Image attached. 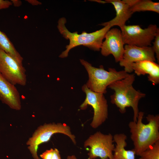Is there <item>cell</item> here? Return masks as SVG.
<instances>
[{
	"instance_id": "obj_13",
	"label": "cell",
	"mask_w": 159,
	"mask_h": 159,
	"mask_svg": "<svg viewBox=\"0 0 159 159\" xmlns=\"http://www.w3.org/2000/svg\"><path fill=\"white\" fill-rule=\"evenodd\" d=\"M102 4L110 3L114 6L116 11L115 17L107 22L111 25L119 26L120 28L125 25V23L133 14L130 9V6L125 0H106L105 1L93 0Z\"/></svg>"
},
{
	"instance_id": "obj_3",
	"label": "cell",
	"mask_w": 159,
	"mask_h": 159,
	"mask_svg": "<svg viewBox=\"0 0 159 159\" xmlns=\"http://www.w3.org/2000/svg\"><path fill=\"white\" fill-rule=\"evenodd\" d=\"M66 23L65 18H61L58 21L57 25L58 31L62 36L69 40V44L66 47V49L59 56L61 58L67 57L72 49L81 45L94 51H100L106 33L112 27L107 22H105L101 24L104 27L100 29L90 33L84 31L79 34L77 32H71L69 31L66 26Z\"/></svg>"
},
{
	"instance_id": "obj_1",
	"label": "cell",
	"mask_w": 159,
	"mask_h": 159,
	"mask_svg": "<svg viewBox=\"0 0 159 159\" xmlns=\"http://www.w3.org/2000/svg\"><path fill=\"white\" fill-rule=\"evenodd\" d=\"M144 115L143 112H139L137 121L128 124L133 149L138 156L159 141V115H148L146 124L142 122Z\"/></svg>"
},
{
	"instance_id": "obj_12",
	"label": "cell",
	"mask_w": 159,
	"mask_h": 159,
	"mask_svg": "<svg viewBox=\"0 0 159 159\" xmlns=\"http://www.w3.org/2000/svg\"><path fill=\"white\" fill-rule=\"evenodd\" d=\"M0 100L10 108L20 110L21 108V96L15 85L0 74Z\"/></svg>"
},
{
	"instance_id": "obj_20",
	"label": "cell",
	"mask_w": 159,
	"mask_h": 159,
	"mask_svg": "<svg viewBox=\"0 0 159 159\" xmlns=\"http://www.w3.org/2000/svg\"><path fill=\"white\" fill-rule=\"evenodd\" d=\"M153 42V45L152 47L156 55L158 62L159 61V29L157 31L154 38Z\"/></svg>"
},
{
	"instance_id": "obj_9",
	"label": "cell",
	"mask_w": 159,
	"mask_h": 159,
	"mask_svg": "<svg viewBox=\"0 0 159 159\" xmlns=\"http://www.w3.org/2000/svg\"><path fill=\"white\" fill-rule=\"evenodd\" d=\"M0 74L14 85L26 84V70L23 65L0 48Z\"/></svg>"
},
{
	"instance_id": "obj_21",
	"label": "cell",
	"mask_w": 159,
	"mask_h": 159,
	"mask_svg": "<svg viewBox=\"0 0 159 159\" xmlns=\"http://www.w3.org/2000/svg\"><path fill=\"white\" fill-rule=\"evenodd\" d=\"M12 4V3L11 1L0 0V10L8 8Z\"/></svg>"
},
{
	"instance_id": "obj_18",
	"label": "cell",
	"mask_w": 159,
	"mask_h": 159,
	"mask_svg": "<svg viewBox=\"0 0 159 159\" xmlns=\"http://www.w3.org/2000/svg\"><path fill=\"white\" fill-rule=\"evenodd\" d=\"M139 159H159V141L142 152Z\"/></svg>"
},
{
	"instance_id": "obj_7",
	"label": "cell",
	"mask_w": 159,
	"mask_h": 159,
	"mask_svg": "<svg viewBox=\"0 0 159 159\" xmlns=\"http://www.w3.org/2000/svg\"><path fill=\"white\" fill-rule=\"evenodd\" d=\"M82 91L86 94V98L80 105L82 110H85L88 105L92 107L94 115L90 126L96 128L106 120L108 117V105L107 101L102 93L93 92L89 89L86 84L82 87Z\"/></svg>"
},
{
	"instance_id": "obj_10",
	"label": "cell",
	"mask_w": 159,
	"mask_h": 159,
	"mask_svg": "<svg viewBox=\"0 0 159 159\" xmlns=\"http://www.w3.org/2000/svg\"><path fill=\"white\" fill-rule=\"evenodd\" d=\"M124 48L123 56L119 64L128 73L133 71L131 67L133 63L145 60L155 61V54L151 46L139 47L125 44Z\"/></svg>"
},
{
	"instance_id": "obj_24",
	"label": "cell",
	"mask_w": 159,
	"mask_h": 159,
	"mask_svg": "<svg viewBox=\"0 0 159 159\" xmlns=\"http://www.w3.org/2000/svg\"><path fill=\"white\" fill-rule=\"evenodd\" d=\"M67 159H77V158L74 155H72L68 156Z\"/></svg>"
},
{
	"instance_id": "obj_6",
	"label": "cell",
	"mask_w": 159,
	"mask_h": 159,
	"mask_svg": "<svg viewBox=\"0 0 159 159\" xmlns=\"http://www.w3.org/2000/svg\"><path fill=\"white\" fill-rule=\"evenodd\" d=\"M113 136L97 131L90 135L85 141V148L89 147L88 159H113L115 148Z\"/></svg>"
},
{
	"instance_id": "obj_4",
	"label": "cell",
	"mask_w": 159,
	"mask_h": 159,
	"mask_svg": "<svg viewBox=\"0 0 159 159\" xmlns=\"http://www.w3.org/2000/svg\"><path fill=\"white\" fill-rule=\"evenodd\" d=\"M80 61L88 74L89 79L86 85L94 92L106 93L107 87L110 85L115 81L125 78L129 74L124 70L117 71L114 68H109L107 71L102 65L99 68L95 67L83 59H80Z\"/></svg>"
},
{
	"instance_id": "obj_19",
	"label": "cell",
	"mask_w": 159,
	"mask_h": 159,
	"mask_svg": "<svg viewBox=\"0 0 159 159\" xmlns=\"http://www.w3.org/2000/svg\"><path fill=\"white\" fill-rule=\"evenodd\" d=\"M40 156L42 159H62L59 152L57 148L47 150Z\"/></svg>"
},
{
	"instance_id": "obj_17",
	"label": "cell",
	"mask_w": 159,
	"mask_h": 159,
	"mask_svg": "<svg viewBox=\"0 0 159 159\" xmlns=\"http://www.w3.org/2000/svg\"><path fill=\"white\" fill-rule=\"evenodd\" d=\"M0 48L23 64V58L16 49L13 43L4 32L0 30Z\"/></svg>"
},
{
	"instance_id": "obj_2",
	"label": "cell",
	"mask_w": 159,
	"mask_h": 159,
	"mask_svg": "<svg viewBox=\"0 0 159 159\" xmlns=\"http://www.w3.org/2000/svg\"><path fill=\"white\" fill-rule=\"evenodd\" d=\"M135 79L134 74H129L125 78L114 82L108 87L114 92L110 96L111 103L118 108L122 114L126 112L127 107H131L133 112V121L136 122L139 112V101L146 95L134 88L133 84Z\"/></svg>"
},
{
	"instance_id": "obj_23",
	"label": "cell",
	"mask_w": 159,
	"mask_h": 159,
	"mask_svg": "<svg viewBox=\"0 0 159 159\" xmlns=\"http://www.w3.org/2000/svg\"><path fill=\"white\" fill-rule=\"evenodd\" d=\"M12 4L15 7H19L22 4V2L21 1L19 0H11Z\"/></svg>"
},
{
	"instance_id": "obj_14",
	"label": "cell",
	"mask_w": 159,
	"mask_h": 159,
	"mask_svg": "<svg viewBox=\"0 0 159 159\" xmlns=\"http://www.w3.org/2000/svg\"><path fill=\"white\" fill-rule=\"evenodd\" d=\"M132 69L138 76L148 75V80L153 84L159 83V65L155 62L145 60L132 63Z\"/></svg>"
},
{
	"instance_id": "obj_11",
	"label": "cell",
	"mask_w": 159,
	"mask_h": 159,
	"mask_svg": "<svg viewBox=\"0 0 159 159\" xmlns=\"http://www.w3.org/2000/svg\"><path fill=\"white\" fill-rule=\"evenodd\" d=\"M105 38L100 49L102 54L107 56L111 54L116 62H119L124 51L121 30L117 28L110 29L106 33Z\"/></svg>"
},
{
	"instance_id": "obj_5",
	"label": "cell",
	"mask_w": 159,
	"mask_h": 159,
	"mask_svg": "<svg viewBox=\"0 0 159 159\" xmlns=\"http://www.w3.org/2000/svg\"><path fill=\"white\" fill-rule=\"evenodd\" d=\"M57 133L67 135L74 144H76L75 136L72 134L70 127L66 124L60 123L44 124L38 127L26 143L29 145L28 149L34 159H40L37 154L38 146L48 141L52 135Z\"/></svg>"
},
{
	"instance_id": "obj_22",
	"label": "cell",
	"mask_w": 159,
	"mask_h": 159,
	"mask_svg": "<svg viewBox=\"0 0 159 159\" xmlns=\"http://www.w3.org/2000/svg\"><path fill=\"white\" fill-rule=\"evenodd\" d=\"M26 1L33 6L38 5L42 4V3L41 2L36 0H27Z\"/></svg>"
},
{
	"instance_id": "obj_15",
	"label": "cell",
	"mask_w": 159,
	"mask_h": 159,
	"mask_svg": "<svg viewBox=\"0 0 159 159\" xmlns=\"http://www.w3.org/2000/svg\"><path fill=\"white\" fill-rule=\"evenodd\" d=\"M115 145L113 153V159H135L136 155L133 149L127 150V136L123 133H117L113 136Z\"/></svg>"
},
{
	"instance_id": "obj_8",
	"label": "cell",
	"mask_w": 159,
	"mask_h": 159,
	"mask_svg": "<svg viewBox=\"0 0 159 159\" xmlns=\"http://www.w3.org/2000/svg\"><path fill=\"white\" fill-rule=\"evenodd\" d=\"M158 29L155 24L144 29L138 25H125L120 30L124 44L145 47L151 46Z\"/></svg>"
},
{
	"instance_id": "obj_16",
	"label": "cell",
	"mask_w": 159,
	"mask_h": 159,
	"mask_svg": "<svg viewBox=\"0 0 159 159\" xmlns=\"http://www.w3.org/2000/svg\"><path fill=\"white\" fill-rule=\"evenodd\" d=\"M130 9L133 14L147 11L159 13V3L150 0H132Z\"/></svg>"
}]
</instances>
